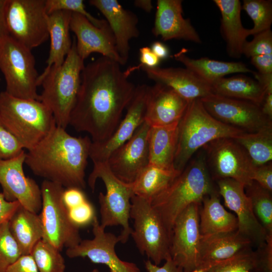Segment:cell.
<instances>
[{
	"label": "cell",
	"mask_w": 272,
	"mask_h": 272,
	"mask_svg": "<svg viewBox=\"0 0 272 272\" xmlns=\"http://www.w3.org/2000/svg\"><path fill=\"white\" fill-rule=\"evenodd\" d=\"M129 75L119 63L102 56L85 65L69 125L88 133L93 142L107 140L133 96L136 87Z\"/></svg>",
	"instance_id": "cell-1"
},
{
	"label": "cell",
	"mask_w": 272,
	"mask_h": 272,
	"mask_svg": "<svg viewBox=\"0 0 272 272\" xmlns=\"http://www.w3.org/2000/svg\"><path fill=\"white\" fill-rule=\"evenodd\" d=\"M91 143L89 136L76 137L56 125L26 153L25 164L44 180L83 189Z\"/></svg>",
	"instance_id": "cell-2"
},
{
	"label": "cell",
	"mask_w": 272,
	"mask_h": 272,
	"mask_svg": "<svg viewBox=\"0 0 272 272\" xmlns=\"http://www.w3.org/2000/svg\"><path fill=\"white\" fill-rule=\"evenodd\" d=\"M205 156L200 155L188 163L184 169L151 202L161 216L170 233L177 217L193 203L216 191Z\"/></svg>",
	"instance_id": "cell-3"
},
{
	"label": "cell",
	"mask_w": 272,
	"mask_h": 272,
	"mask_svg": "<svg viewBox=\"0 0 272 272\" xmlns=\"http://www.w3.org/2000/svg\"><path fill=\"white\" fill-rule=\"evenodd\" d=\"M84 66V60L77 53L74 39L72 48L62 64L58 67H51L38 78V86H42L39 100L51 110L56 125L64 129L69 125Z\"/></svg>",
	"instance_id": "cell-4"
},
{
	"label": "cell",
	"mask_w": 272,
	"mask_h": 272,
	"mask_svg": "<svg viewBox=\"0 0 272 272\" xmlns=\"http://www.w3.org/2000/svg\"><path fill=\"white\" fill-rule=\"evenodd\" d=\"M0 121L21 143L32 149L56 126L52 113L39 100L0 93Z\"/></svg>",
	"instance_id": "cell-5"
},
{
	"label": "cell",
	"mask_w": 272,
	"mask_h": 272,
	"mask_svg": "<svg viewBox=\"0 0 272 272\" xmlns=\"http://www.w3.org/2000/svg\"><path fill=\"white\" fill-rule=\"evenodd\" d=\"M243 131L213 117L199 99L191 101L178 123L175 169L181 172L199 149L219 138H234Z\"/></svg>",
	"instance_id": "cell-6"
},
{
	"label": "cell",
	"mask_w": 272,
	"mask_h": 272,
	"mask_svg": "<svg viewBox=\"0 0 272 272\" xmlns=\"http://www.w3.org/2000/svg\"><path fill=\"white\" fill-rule=\"evenodd\" d=\"M98 179L103 182L106 192L98 196L101 215V226H121L122 231L118 236L120 242H127L132 232L129 220L131 199L134 195L131 183H126L118 179L109 169L107 163H93V168L88 179V184L92 191Z\"/></svg>",
	"instance_id": "cell-7"
},
{
	"label": "cell",
	"mask_w": 272,
	"mask_h": 272,
	"mask_svg": "<svg viewBox=\"0 0 272 272\" xmlns=\"http://www.w3.org/2000/svg\"><path fill=\"white\" fill-rule=\"evenodd\" d=\"M130 218L134 223L130 235L142 254L157 265L171 258L170 233L151 200L134 194Z\"/></svg>",
	"instance_id": "cell-8"
},
{
	"label": "cell",
	"mask_w": 272,
	"mask_h": 272,
	"mask_svg": "<svg viewBox=\"0 0 272 272\" xmlns=\"http://www.w3.org/2000/svg\"><path fill=\"white\" fill-rule=\"evenodd\" d=\"M0 70L6 81V92L17 98L39 100V75L31 50L9 35L0 38Z\"/></svg>",
	"instance_id": "cell-9"
},
{
	"label": "cell",
	"mask_w": 272,
	"mask_h": 272,
	"mask_svg": "<svg viewBox=\"0 0 272 272\" xmlns=\"http://www.w3.org/2000/svg\"><path fill=\"white\" fill-rule=\"evenodd\" d=\"M42 207L40 214L43 240L60 251L78 244L82 239L79 228L71 221L62 199L64 188L59 184L44 180L41 185Z\"/></svg>",
	"instance_id": "cell-10"
},
{
	"label": "cell",
	"mask_w": 272,
	"mask_h": 272,
	"mask_svg": "<svg viewBox=\"0 0 272 272\" xmlns=\"http://www.w3.org/2000/svg\"><path fill=\"white\" fill-rule=\"evenodd\" d=\"M5 17L8 35L30 50L49 38L45 0H7Z\"/></svg>",
	"instance_id": "cell-11"
},
{
	"label": "cell",
	"mask_w": 272,
	"mask_h": 272,
	"mask_svg": "<svg viewBox=\"0 0 272 272\" xmlns=\"http://www.w3.org/2000/svg\"><path fill=\"white\" fill-rule=\"evenodd\" d=\"M202 148L205 150V158L213 180L231 178L244 187L252 182L255 165L244 148L233 138L217 139Z\"/></svg>",
	"instance_id": "cell-12"
},
{
	"label": "cell",
	"mask_w": 272,
	"mask_h": 272,
	"mask_svg": "<svg viewBox=\"0 0 272 272\" xmlns=\"http://www.w3.org/2000/svg\"><path fill=\"white\" fill-rule=\"evenodd\" d=\"M207 111L220 122L244 132H254L272 125L260 106L251 102L211 95L200 99Z\"/></svg>",
	"instance_id": "cell-13"
},
{
	"label": "cell",
	"mask_w": 272,
	"mask_h": 272,
	"mask_svg": "<svg viewBox=\"0 0 272 272\" xmlns=\"http://www.w3.org/2000/svg\"><path fill=\"white\" fill-rule=\"evenodd\" d=\"M200 205L193 203L184 210L175 221L171 232V258L185 272H193L196 268L201 236Z\"/></svg>",
	"instance_id": "cell-14"
},
{
	"label": "cell",
	"mask_w": 272,
	"mask_h": 272,
	"mask_svg": "<svg viewBox=\"0 0 272 272\" xmlns=\"http://www.w3.org/2000/svg\"><path fill=\"white\" fill-rule=\"evenodd\" d=\"M94 237L82 240L77 245L66 249L69 258L87 257L92 262L103 264L110 272H141L136 264L122 260L117 256L115 247L120 242L118 236L106 232L96 216L92 223Z\"/></svg>",
	"instance_id": "cell-15"
},
{
	"label": "cell",
	"mask_w": 272,
	"mask_h": 272,
	"mask_svg": "<svg viewBox=\"0 0 272 272\" xmlns=\"http://www.w3.org/2000/svg\"><path fill=\"white\" fill-rule=\"evenodd\" d=\"M26 152L11 159L0 160V185L5 198L18 201L25 209L35 213L41 210V188L24 173Z\"/></svg>",
	"instance_id": "cell-16"
},
{
	"label": "cell",
	"mask_w": 272,
	"mask_h": 272,
	"mask_svg": "<svg viewBox=\"0 0 272 272\" xmlns=\"http://www.w3.org/2000/svg\"><path fill=\"white\" fill-rule=\"evenodd\" d=\"M149 87L145 84L136 87L124 118L107 140L92 141L89 158L93 163L106 162L110 155L129 140L144 122Z\"/></svg>",
	"instance_id": "cell-17"
},
{
	"label": "cell",
	"mask_w": 272,
	"mask_h": 272,
	"mask_svg": "<svg viewBox=\"0 0 272 272\" xmlns=\"http://www.w3.org/2000/svg\"><path fill=\"white\" fill-rule=\"evenodd\" d=\"M150 126L144 121L132 137L114 150L106 162L112 173L122 182L132 183L149 164L148 136Z\"/></svg>",
	"instance_id": "cell-18"
},
{
	"label": "cell",
	"mask_w": 272,
	"mask_h": 272,
	"mask_svg": "<svg viewBox=\"0 0 272 272\" xmlns=\"http://www.w3.org/2000/svg\"><path fill=\"white\" fill-rule=\"evenodd\" d=\"M216 181L217 191L223 198L225 206L235 213L238 232L249 239L253 246L258 247L263 244L265 241L266 234L254 213L244 186L231 178Z\"/></svg>",
	"instance_id": "cell-19"
},
{
	"label": "cell",
	"mask_w": 272,
	"mask_h": 272,
	"mask_svg": "<svg viewBox=\"0 0 272 272\" xmlns=\"http://www.w3.org/2000/svg\"><path fill=\"white\" fill-rule=\"evenodd\" d=\"M70 30L76 36L77 51L83 60L96 52L124 65L116 50L115 38L108 23L97 27L85 17L72 13Z\"/></svg>",
	"instance_id": "cell-20"
},
{
	"label": "cell",
	"mask_w": 272,
	"mask_h": 272,
	"mask_svg": "<svg viewBox=\"0 0 272 272\" xmlns=\"http://www.w3.org/2000/svg\"><path fill=\"white\" fill-rule=\"evenodd\" d=\"M89 3L105 18L114 37L116 50L126 64L129 58L130 41L140 35L137 15L123 8L117 0H90Z\"/></svg>",
	"instance_id": "cell-21"
},
{
	"label": "cell",
	"mask_w": 272,
	"mask_h": 272,
	"mask_svg": "<svg viewBox=\"0 0 272 272\" xmlns=\"http://www.w3.org/2000/svg\"><path fill=\"white\" fill-rule=\"evenodd\" d=\"M189 102L169 87L156 83L149 87L145 121L151 126L179 122Z\"/></svg>",
	"instance_id": "cell-22"
},
{
	"label": "cell",
	"mask_w": 272,
	"mask_h": 272,
	"mask_svg": "<svg viewBox=\"0 0 272 272\" xmlns=\"http://www.w3.org/2000/svg\"><path fill=\"white\" fill-rule=\"evenodd\" d=\"M181 0H158L152 32L164 41L182 39L201 43L200 38L189 19L183 17Z\"/></svg>",
	"instance_id": "cell-23"
},
{
	"label": "cell",
	"mask_w": 272,
	"mask_h": 272,
	"mask_svg": "<svg viewBox=\"0 0 272 272\" xmlns=\"http://www.w3.org/2000/svg\"><path fill=\"white\" fill-rule=\"evenodd\" d=\"M251 241L237 230L201 236L196 269L201 272L214 264L252 249Z\"/></svg>",
	"instance_id": "cell-24"
},
{
	"label": "cell",
	"mask_w": 272,
	"mask_h": 272,
	"mask_svg": "<svg viewBox=\"0 0 272 272\" xmlns=\"http://www.w3.org/2000/svg\"><path fill=\"white\" fill-rule=\"evenodd\" d=\"M140 68L150 79L169 87L189 102L212 94L211 85L186 68Z\"/></svg>",
	"instance_id": "cell-25"
},
{
	"label": "cell",
	"mask_w": 272,
	"mask_h": 272,
	"mask_svg": "<svg viewBox=\"0 0 272 272\" xmlns=\"http://www.w3.org/2000/svg\"><path fill=\"white\" fill-rule=\"evenodd\" d=\"M221 14V32L226 43L229 56L238 58L243 54L244 45L249 36V29L241 22L242 6L239 0H214Z\"/></svg>",
	"instance_id": "cell-26"
},
{
	"label": "cell",
	"mask_w": 272,
	"mask_h": 272,
	"mask_svg": "<svg viewBox=\"0 0 272 272\" xmlns=\"http://www.w3.org/2000/svg\"><path fill=\"white\" fill-rule=\"evenodd\" d=\"M72 13L58 11L48 15L50 49L46 66L39 76L44 75L51 67L60 66L70 52L73 44L70 31Z\"/></svg>",
	"instance_id": "cell-27"
},
{
	"label": "cell",
	"mask_w": 272,
	"mask_h": 272,
	"mask_svg": "<svg viewBox=\"0 0 272 272\" xmlns=\"http://www.w3.org/2000/svg\"><path fill=\"white\" fill-rule=\"evenodd\" d=\"M178 123L150 126L148 136L149 164L168 170H176L174 162Z\"/></svg>",
	"instance_id": "cell-28"
},
{
	"label": "cell",
	"mask_w": 272,
	"mask_h": 272,
	"mask_svg": "<svg viewBox=\"0 0 272 272\" xmlns=\"http://www.w3.org/2000/svg\"><path fill=\"white\" fill-rule=\"evenodd\" d=\"M199 215L201 236L237 230L238 222L235 215L222 205L217 190L202 199Z\"/></svg>",
	"instance_id": "cell-29"
},
{
	"label": "cell",
	"mask_w": 272,
	"mask_h": 272,
	"mask_svg": "<svg viewBox=\"0 0 272 272\" xmlns=\"http://www.w3.org/2000/svg\"><path fill=\"white\" fill-rule=\"evenodd\" d=\"M187 50L181 49L174 55V59L182 63L201 79L210 85L226 75L235 73H253L242 62H228L211 59L208 57L194 59L188 56Z\"/></svg>",
	"instance_id": "cell-30"
},
{
	"label": "cell",
	"mask_w": 272,
	"mask_h": 272,
	"mask_svg": "<svg viewBox=\"0 0 272 272\" xmlns=\"http://www.w3.org/2000/svg\"><path fill=\"white\" fill-rule=\"evenodd\" d=\"M11 233L23 255L30 254L35 244L43 237L40 214L32 212L21 205L9 221Z\"/></svg>",
	"instance_id": "cell-31"
},
{
	"label": "cell",
	"mask_w": 272,
	"mask_h": 272,
	"mask_svg": "<svg viewBox=\"0 0 272 272\" xmlns=\"http://www.w3.org/2000/svg\"><path fill=\"white\" fill-rule=\"evenodd\" d=\"M211 87L213 94L251 102L259 106L265 95L260 84L243 75L220 78L214 82Z\"/></svg>",
	"instance_id": "cell-32"
},
{
	"label": "cell",
	"mask_w": 272,
	"mask_h": 272,
	"mask_svg": "<svg viewBox=\"0 0 272 272\" xmlns=\"http://www.w3.org/2000/svg\"><path fill=\"white\" fill-rule=\"evenodd\" d=\"M180 173L149 164L131 183L133 194L151 200Z\"/></svg>",
	"instance_id": "cell-33"
},
{
	"label": "cell",
	"mask_w": 272,
	"mask_h": 272,
	"mask_svg": "<svg viewBox=\"0 0 272 272\" xmlns=\"http://www.w3.org/2000/svg\"><path fill=\"white\" fill-rule=\"evenodd\" d=\"M246 151L255 166L272 160V125L254 132H242L233 138Z\"/></svg>",
	"instance_id": "cell-34"
},
{
	"label": "cell",
	"mask_w": 272,
	"mask_h": 272,
	"mask_svg": "<svg viewBox=\"0 0 272 272\" xmlns=\"http://www.w3.org/2000/svg\"><path fill=\"white\" fill-rule=\"evenodd\" d=\"M249 197L254 213L263 228L266 237L272 236L271 192L264 189L253 181L244 187Z\"/></svg>",
	"instance_id": "cell-35"
},
{
	"label": "cell",
	"mask_w": 272,
	"mask_h": 272,
	"mask_svg": "<svg viewBox=\"0 0 272 272\" xmlns=\"http://www.w3.org/2000/svg\"><path fill=\"white\" fill-rule=\"evenodd\" d=\"M30 254L39 272H64V259L60 251L41 239L33 247Z\"/></svg>",
	"instance_id": "cell-36"
},
{
	"label": "cell",
	"mask_w": 272,
	"mask_h": 272,
	"mask_svg": "<svg viewBox=\"0 0 272 272\" xmlns=\"http://www.w3.org/2000/svg\"><path fill=\"white\" fill-rule=\"evenodd\" d=\"M253 22L249 29V36L270 29L272 23V2L270 0H244L242 6Z\"/></svg>",
	"instance_id": "cell-37"
},
{
	"label": "cell",
	"mask_w": 272,
	"mask_h": 272,
	"mask_svg": "<svg viewBox=\"0 0 272 272\" xmlns=\"http://www.w3.org/2000/svg\"><path fill=\"white\" fill-rule=\"evenodd\" d=\"M256 260L255 251L252 249L219 262L201 272H251Z\"/></svg>",
	"instance_id": "cell-38"
},
{
	"label": "cell",
	"mask_w": 272,
	"mask_h": 272,
	"mask_svg": "<svg viewBox=\"0 0 272 272\" xmlns=\"http://www.w3.org/2000/svg\"><path fill=\"white\" fill-rule=\"evenodd\" d=\"M22 255L10 230L9 222L4 223L0 226V272H5Z\"/></svg>",
	"instance_id": "cell-39"
},
{
	"label": "cell",
	"mask_w": 272,
	"mask_h": 272,
	"mask_svg": "<svg viewBox=\"0 0 272 272\" xmlns=\"http://www.w3.org/2000/svg\"><path fill=\"white\" fill-rule=\"evenodd\" d=\"M45 7L48 15L56 11H66L85 17L97 27H101L107 23L105 19H97L89 13L82 0H45Z\"/></svg>",
	"instance_id": "cell-40"
},
{
	"label": "cell",
	"mask_w": 272,
	"mask_h": 272,
	"mask_svg": "<svg viewBox=\"0 0 272 272\" xmlns=\"http://www.w3.org/2000/svg\"><path fill=\"white\" fill-rule=\"evenodd\" d=\"M272 54V32L270 29L254 35L250 41H246L243 54L247 57Z\"/></svg>",
	"instance_id": "cell-41"
},
{
	"label": "cell",
	"mask_w": 272,
	"mask_h": 272,
	"mask_svg": "<svg viewBox=\"0 0 272 272\" xmlns=\"http://www.w3.org/2000/svg\"><path fill=\"white\" fill-rule=\"evenodd\" d=\"M23 151L21 143L0 121V160L13 158Z\"/></svg>",
	"instance_id": "cell-42"
},
{
	"label": "cell",
	"mask_w": 272,
	"mask_h": 272,
	"mask_svg": "<svg viewBox=\"0 0 272 272\" xmlns=\"http://www.w3.org/2000/svg\"><path fill=\"white\" fill-rule=\"evenodd\" d=\"M67 210L71 221L78 228L92 224L96 216L93 206L88 199L79 206Z\"/></svg>",
	"instance_id": "cell-43"
},
{
	"label": "cell",
	"mask_w": 272,
	"mask_h": 272,
	"mask_svg": "<svg viewBox=\"0 0 272 272\" xmlns=\"http://www.w3.org/2000/svg\"><path fill=\"white\" fill-rule=\"evenodd\" d=\"M256 260L253 272H272V236L257 247Z\"/></svg>",
	"instance_id": "cell-44"
},
{
	"label": "cell",
	"mask_w": 272,
	"mask_h": 272,
	"mask_svg": "<svg viewBox=\"0 0 272 272\" xmlns=\"http://www.w3.org/2000/svg\"><path fill=\"white\" fill-rule=\"evenodd\" d=\"M252 180L264 189L272 191L271 162L255 166L252 173Z\"/></svg>",
	"instance_id": "cell-45"
},
{
	"label": "cell",
	"mask_w": 272,
	"mask_h": 272,
	"mask_svg": "<svg viewBox=\"0 0 272 272\" xmlns=\"http://www.w3.org/2000/svg\"><path fill=\"white\" fill-rule=\"evenodd\" d=\"M62 199L67 209L73 208L87 200L83 189L76 187L64 188Z\"/></svg>",
	"instance_id": "cell-46"
},
{
	"label": "cell",
	"mask_w": 272,
	"mask_h": 272,
	"mask_svg": "<svg viewBox=\"0 0 272 272\" xmlns=\"http://www.w3.org/2000/svg\"><path fill=\"white\" fill-rule=\"evenodd\" d=\"M5 272H39L31 254L22 255Z\"/></svg>",
	"instance_id": "cell-47"
},
{
	"label": "cell",
	"mask_w": 272,
	"mask_h": 272,
	"mask_svg": "<svg viewBox=\"0 0 272 272\" xmlns=\"http://www.w3.org/2000/svg\"><path fill=\"white\" fill-rule=\"evenodd\" d=\"M160 59L153 52L150 47L144 46L140 49V61L141 63L137 66L130 67L126 72L130 75L132 71L142 66L155 67L158 66Z\"/></svg>",
	"instance_id": "cell-48"
},
{
	"label": "cell",
	"mask_w": 272,
	"mask_h": 272,
	"mask_svg": "<svg viewBox=\"0 0 272 272\" xmlns=\"http://www.w3.org/2000/svg\"><path fill=\"white\" fill-rule=\"evenodd\" d=\"M20 205L18 201L7 200L0 192V226L10 221Z\"/></svg>",
	"instance_id": "cell-49"
},
{
	"label": "cell",
	"mask_w": 272,
	"mask_h": 272,
	"mask_svg": "<svg viewBox=\"0 0 272 272\" xmlns=\"http://www.w3.org/2000/svg\"><path fill=\"white\" fill-rule=\"evenodd\" d=\"M145 267L148 272H185L177 265L171 258L166 260L162 266L155 264L150 260H147L145 262Z\"/></svg>",
	"instance_id": "cell-50"
},
{
	"label": "cell",
	"mask_w": 272,
	"mask_h": 272,
	"mask_svg": "<svg viewBox=\"0 0 272 272\" xmlns=\"http://www.w3.org/2000/svg\"><path fill=\"white\" fill-rule=\"evenodd\" d=\"M251 63L261 74H272V54L253 56Z\"/></svg>",
	"instance_id": "cell-51"
},
{
	"label": "cell",
	"mask_w": 272,
	"mask_h": 272,
	"mask_svg": "<svg viewBox=\"0 0 272 272\" xmlns=\"http://www.w3.org/2000/svg\"><path fill=\"white\" fill-rule=\"evenodd\" d=\"M255 80L264 88L265 93H272V74H261L254 72Z\"/></svg>",
	"instance_id": "cell-52"
},
{
	"label": "cell",
	"mask_w": 272,
	"mask_h": 272,
	"mask_svg": "<svg viewBox=\"0 0 272 272\" xmlns=\"http://www.w3.org/2000/svg\"><path fill=\"white\" fill-rule=\"evenodd\" d=\"M151 49L160 60L166 59L169 56V50L168 48L161 42L155 41L153 42Z\"/></svg>",
	"instance_id": "cell-53"
},
{
	"label": "cell",
	"mask_w": 272,
	"mask_h": 272,
	"mask_svg": "<svg viewBox=\"0 0 272 272\" xmlns=\"http://www.w3.org/2000/svg\"><path fill=\"white\" fill-rule=\"evenodd\" d=\"M260 107L263 113L272 120V93H265Z\"/></svg>",
	"instance_id": "cell-54"
},
{
	"label": "cell",
	"mask_w": 272,
	"mask_h": 272,
	"mask_svg": "<svg viewBox=\"0 0 272 272\" xmlns=\"http://www.w3.org/2000/svg\"><path fill=\"white\" fill-rule=\"evenodd\" d=\"M7 0H0V38L8 35L5 23V7Z\"/></svg>",
	"instance_id": "cell-55"
},
{
	"label": "cell",
	"mask_w": 272,
	"mask_h": 272,
	"mask_svg": "<svg viewBox=\"0 0 272 272\" xmlns=\"http://www.w3.org/2000/svg\"><path fill=\"white\" fill-rule=\"evenodd\" d=\"M134 5L135 7L141 9L147 13H150L153 9L152 2L151 0H135Z\"/></svg>",
	"instance_id": "cell-56"
},
{
	"label": "cell",
	"mask_w": 272,
	"mask_h": 272,
	"mask_svg": "<svg viewBox=\"0 0 272 272\" xmlns=\"http://www.w3.org/2000/svg\"><path fill=\"white\" fill-rule=\"evenodd\" d=\"M91 272H100L98 269L95 268Z\"/></svg>",
	"instance_id": "cell-57"
},
{
	"label": "cell",
	"mask_w": 272,
	"mask_h": 272,
	"mask_svg": "<svg viewBox=\"0 0 272 272\" xmlns=\"http://www.w3.org/2000/svg\"><path fill=\"white\" fill-rule=\"evenodd\" d=\"M0 81H1V78H0Z\"/></svg>",
	"instance_id": "cell-58"
},
{
	"label": "cell",
	"mask_w": 272,
	"mask_h": 272,
	"mask_svg": "<svg viewBox=\"0 0 272 272\" xmlns=\"http://www.w3.org/2000/svg\"><path fill=\"white\" fill-rule=\"evenodd\" d=\"M251 272H253V271H251Z\"/></svg>",
	"instance_id": "cell-59"
}]
</instances>
